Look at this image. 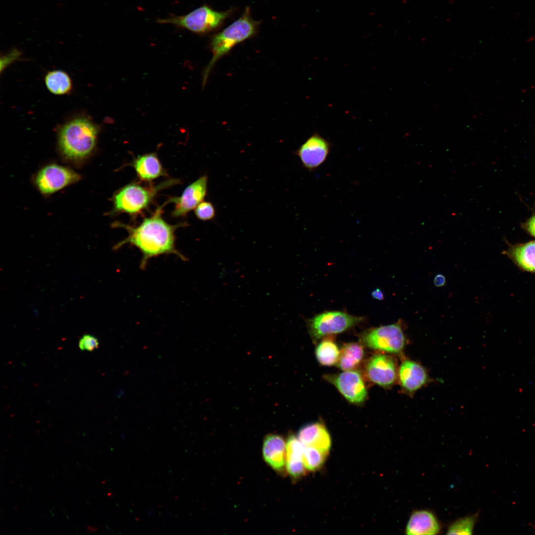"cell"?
<instances>
[{
	"instance_id": "ffe728a7",
	"label": "cell",
	"mask_w": 535,
	"mask_h": 535,
	"mask_svg": "<svg viewBox=\"0 0 535 535\" xmlns=\"http://www.w3.org/2000/svg\"><path fill=\"white\" fill-rule=\"evenodd\" d=\"M46 85L49 91L55 95H64L70 91L72 83L69 75L64 71H51L45 76Z\"/></svg>"
},
{
	"instance_id": "44dd1931",
	"label": "cell",
	"mask_w": 535,
	"mask_h": 535,
	"mask_svg": "<svg viewBox=\"0 0 535 535\" xmlns=\"http://www.w3.org/2000/svg\"><path fill=\"white\" fill-rule=\"evenodd\" d=\"M316 356L322 365L331 366L338 363L340 352L337 344L330 339H324L316 349Z\"/></svg>"
},
{
	"instance_id": "d6986e66",
	"label": "cell",
	"mask_w": 535,
	"mask_h": 535,
	"mask_svg": "<svg viewBox=\"0 0 535 535\" xmlns=\"http://www.w3.org/2000/svg\"><path fill=\"white\" fill-rule=\"evenodd\" d=\"M364 356L362 344L356 342L347 343L341 350L337 365L344 371L353 370L360 364Z\"/></svg>"
},
{
	"instance_id": "30bf717a",
	"label": "cell",
	"mask_w": 535,
	"mask_h": 535,
	"mask_svg": "<svg viewBox=\"0 0 535 535\" xmlns=\"http://www.w3.org/2000/svg\"><path fill=\"white\" fill-rule=\"evenodd\" d=\"M330 149V143L316 133L311 135L299 148L296 155L305 168L312 171L325 161L328 156Z\"/></svg>"
},
{
	"instance_id": "277c9868",
	"label": "cell",
	"mask_w": 535,
	"mask_h": 535,
	"mask_svg": "<svg viewBox=\"0 0 535 535\" xmlns=\"http://www.w3.org/2000/svg\"><path fill=\"white\" fill-rule=\"evenodd\" d=\"M177 182L169 180L160 184L145 187L129 184L120 189L113 197V211L136 214L146 208L159 191Z\"/></svg>"
},
{
	"instance_id": "3957f363",
	"label": "cell",
	"mask_w": 535,
	"mask_h": 535,
	"mask_svg": "<svg viewBox=\"0 0 535 535\" xmlns=\"http://www.w3.org/2000/svg\"><path fill=\"white\" fill-rule=\"evenodd\" d=\"M259 24L252 18L250 9L247 7L239 18L213 37L211 42L213 56L203 73V86L215 62L236 45L256 34Z\"/></svg>"
},
{
	"instance_id": "4316f807",
	"label": "cell",
	"mask_w": 535,
	"mask_h": 535,
	"mask_svg": "<svg viewBox=\"0 0 535 535\" xmlns=\"http://www.w3.org/2000/svg\"><path fill=\"white\" fill-rule=\"evenodd\" d=\"M20 55V52L16 49H13L0 58L1 71L8 64L17 59Z\"/></svg>"
},
{
	"instance_id": "5bb4252c",
	"label": "cell",
	"mask_w": 535,
	"mask_h": 535,
	"mask_svg": "<svg viewBox=\"0 0 535 535\" xmlns=\"http://www.w3.org/2000/svg\"><path fill=\"white\" fill-rule=\"evenodd\" d=\"M298 437L306 446H311L328 453L331 441L325 426L320 423H313L302 427L299 430Z\"/></svg>"
},
{
	"instance_id": "ba28073f",
	"label": "cell",
	"mask_w": 535,
	"mask_h": 535,
	"mask_svg": "<svg viewBox=\"0 0 535 535\" xmlns=\"http://www.w3.org/2000/svg\"><path fill=\"white\" fill-rule=\"evenodd\" d=\"M80 178L74 171L54 164L46 166L38 173L35 183L42 193L50 194L78 181Z\"/></svg>"
},
{
	"instance_id": "cb8c5ba5",
	"label": "cell",
	"mask_w": 535,
	"mask_h": 535,
	"mask_svg": "<svg viewBox=\"0 0 535 535\" xmlns=\"http://www.w3.org/2000/svg\"><path fill=\"white\" fill-rule=\"evenodd\" d=\"M478 515L466 516L456 520L447 530L448 535H471L477 520Z\"/></svg>"
},
{
	"instance_id": "7402d4cb",
	"label": "cell",
	"mask_w": 535,
	"mask_h": 535,
	"mask_svg": "<svg viewBox=\"0 0 535 535\" xmlns=\"http://www.w3.org/2000/svg\"><path fill=\"white\" fill-rule=\"evenodd\" d=\"M306 446L294 435L289 436L286 446V465L303 462Z\"/></svg>"
},
{
	"instance_id": "9a60e30c",
	"label": "cell",
	"mask_w": 535,
	"mask_h": 535,
	"mask_svg": "<svg viewBox=\"0 0 535 535\" xmlns=\"http://www.w3.org/2000/svg\"><path fill=\"white\" fill-rule=\"evenodd\" d=\"M286 446L283 438L277 434L267 435L264 441V459L275 470L281 471L286 465Z\"/></svg>"
},
{
	"instance_id": "6da1fadb",
	"label": "cell",
	"mask_w": 535,
	"mask_h": 535,
	"mask_svg": "<svg viewBox=\"0 0 535 535\" xmlns=\"http://www.w3.org/2000/svg\"><path fill=\"white\" fill-rule=\"evenodd\" d=\"M162 207H160L150 217L146 218L135 227L121 224L128 231L126 238L114 247L117 250L126 244L136 247L142 254L140 267H146L152 258L162 255L173 254L183 261L186 257L175 246V231L179 225H171L162 217Z\"/></svg>"
},
{
	"instance_id": "d4e9b609",
	"label": "cell",
	"mask_w": 535,
	"mask_h": 535,
	"mask_svg": "<svg viewBox=\"0 0 535 535\" xmlns=\"http://www.w3.org/2000/svg\"><path fill=\"white\" fill-rule=\"evenodd\" d=\"M195 214L197 218L205 221L214 218L215 215V211L211 203L202 202L195 209Z\"/></svg>"
},
{
	"instance_id": "f1b7e54d",
	"label": "cell",
	"mask_w": 535,
	"mask_h": 535,
	"mask_svg": "<svg viewBox=\"0 0 535 535\" xmlns=\"http://www.w3.org/2000/svg\"><path fill=\"white\" fill-rule=\"evenodd\" d=\"M434 284L436 287H441L445 285L446 279L445 276L440 273L437 274L433 280Z\"/></svg>"
},
{
	"instance_id": "7c38bea8",
	"label": "cell",
	"mask_w": 535,
	"mask_h": 535,
	"mask_svg": "<svg viewBox=\"0 0 535 535\" xmlns=\"http://www.w3.org/2000/svg\"><path fill=\"white\" fill-rule=\"evenodd\" d=\"M207 184L208 177L203 175L188 185L180 197L171 198L168 202L175 204L172 215L182 216L195 209L207 195Z\"/></svg>"
},
{
	"instance_id": "8992f818",
	"label": "cell",
	"mask_w": 535,
	"mask_h": 535,
	"mask_svg": "<svg viewBox=\"0 0 535 535\" xmlns=\"http://www.w3.org/2000/svg\"><path fill=\"white\" fill-rule=\"evenodd\" d=\"M361 339L371 349L394 354L402 352L406 344V337L399 322L368 330L362 335Z\"/></svg>"
},
{
	"instance_id": "603a6c76",
	"label": "cell",
	"mask_w": 535,
	"mask_h": 535,
	"mask_svg": "<svg viewBox=\"0 0 535 535\" xmlns=\"http://www.w3.org/2000/svg\"><path fill=\"white\" fill-rule=\"evenodd\" d=\"M327 452L311 446H306L303 462L305 468L310 471H316L324 463Z\"/></svg>"
},
{
	"instance_id": "9c48e42d",
	"label": "cell",
	"mask_w": 535,
	"mask_h": 535,
	"mask_svg": "<svg viewBox=\"0 0 535 535\" xmlns=\"http://www.w3.org/2000/svg\"><path fill=\"white\" fill-rule=\"evenodd\" d=\"M325 377L349 402L353 404H360L366 399L367 392L362 377L359 372L346 371L337 374L326 376Z\"/></svg>"
},
{
	"instance_id": "7a4b0ae2",
	"label": "cell",
	"mask_w": 535,
	"mask_h": 535,
	"mask_svg": "<svg viewBox=\"0 0 535 535\" xmlns=\"http://www.w3.org/2000/svg\"><path fill=\"white\" fill-rule=\"evenodd\" d=\"M99 129L90 119L79 117L70 120L60 129L58 142L60 151L67 159L79 161L94 151Z\"/></svg>"
},
{
	"instance_id": "e0dca14e",
	"label": "cell",
	"mask_w": 535,
	"mask_h": 535,
	"mask_svg": "<svg viewBox=\"0 0 535 535\" xmlns=\"http://www.w3.org/2000/svg\"><path fill=\"white\" fill-rule=\"evenodd\" d=\"M504 254L521 269L535 273V241L510 246Z\"/></svg>"
},
{
	"instance_id": "484cf974",
	"label": "cell",
	"mask_w": 535,
	"mask_h": 535,
	"mask_svg": "<svg viewBox=\"0 0 535 535\" xmlns=\"http://www.w3.org/2000/svg\"><path fill=\"white\" fill-rule=\"evenodd\" d=\"M98 339L90 334L84 335L79 340V347L82 351H92L99 347Z\"/></svg>"
},
{
	"instance_id": "52a82bcc",
	"label": "cell",
	"mask_w": 535,
	"mask_h": 535,
	"mask_svg": "<svg viewBox=\"0 0 535 535\" xmlns=\"http://www.w3.org/2000/svg\"><path fill=\"white\" fill-rule=\"evenodd\" d=\"M362 317L340 311H329L318 314L309 321V332L315 340L323 336L342 332L360 323Z\"/></svg>"
},
{
	"instance_id": "5b68a950",
	"label": "cell",
	"mask_w": 535,
	"mask_h": 535,
	"mask_svg": "<svg viewBox=\"0 0 535 535\" xmlns=\"http://www.w3.org/2000/svg\"><path fill=\"white\" fill-rule=\"evenodd\" d=\"M232 11V9L217 11L204 5L185 15L159 19L158 22L172 24L197 33H207L219 27Z\"/></svg>"
},
{
	"instance_id": "2e32d148",
	"label": "cell",
	"mask_w": 535,
	"mask_h": 535,
	"mask_svg": "<svg viewBox=\"0 0 535 535\" xmlns=\"http://www.w3.org/2000/svg\"><path fill=\"white\" fill-rule=\"evenodd\" d=\"M439 531L440 526L435 516L427 510L413 512L405 529L406 534L410 535H436Z\"/></svg>"
},
{
	"instance_id": "8fae6325",
	"label": "cell",
	"mask_w": 535,
	"mask_h": 535,
	"mask_svg": "<svg viewBox=\"0 0 535 535\" xmlns=\"http://www.w3.org/2000/svg\"><path fill=\"white\" fill-rule=\"evenodd\" d=\"M366 373L372 382L385 387L394 383L398 374L393 358L382 354L374 355L369 360L366 366Z\"/></svg>"
},
{
	"instance_id": "f546056e",
	"label": "cell",
	"mask_w": 535,
	"mask_h": 535,
	"mask_svg": "<svg viewBox=\"0 0 535 535\" xmlns=\"http://www.w3.org/2000/svg\"><path fill=\"white\" fill-rule=\"evenodd\" d=\"M372 297L377 300H382L384 298L382 291L380 289H376L372 293Z\"/></svg>"
},
{
	"instance_id": "83f0119b",
	"label": "cell",
	"mask_w": 535,
	"mask_h": 535,
	"mask_svg": "<svg viewBox=\"0 0 535 535\" xmlns=\"http://www.w3.org/2000/svg\"><path fill=\"white\" fill-rule=\"evenodd\" d=\"M523 228L532 236L535 237V214L529 218L523 223Z\"/></svg>"
},
{
	"instance_id": "ac0fdd59",
	"label": "cell",
	"mask_w": 535,
	"mask_h": 535,
	"mask_svg": "<svg viewBox=\"0 0 535 535\" xmlns=\"http://www.w3.org/2000/svg\"><path fill=\"white\" fill-rule=\"evenodd\" d=\"M138 177L143 180L150 181L163 175L162 166L155 153L139 156L132 162Z\"/></svg>"
},
{
	"instance_id": "4fadbf2b",
	"label": "cell",
	"mask_w": 535,
	"mask_h": 535,
	"mask_svg": "<svg viewBox=\"0 0 535 535\" xmlns=\"http://www.w3.org/2000/svg\"><path fill=\"white\" fill-rule=\"evenodd\" d=\"M398 374L401 386L409 393L419 390L428 380V374L424 368L410 360H406L402 363Z\"/></svg>"
}]
</instances>
